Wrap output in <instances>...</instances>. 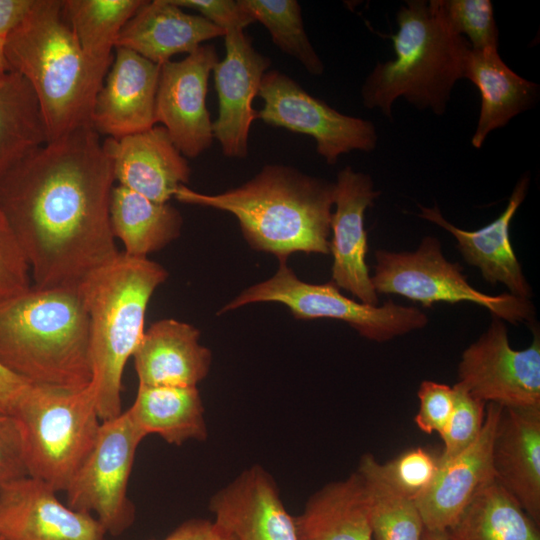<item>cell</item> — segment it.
Returning <instances> with one entry per match:
<instances>
[{
  "instance_id": "cell-10",
  "label": "cell",
  "mask_w": 540,
  "mask_h": 540,
  "mask_svg": "<svg viewBox=\"0 0 540 540\" xmlns=\"http://www.w3.org/2000/svg\"><path fill=\"white\" fill-rule=\"evenodd\" d=\"M146 436L127 411L101 422L96 442L66 490V504L93 515L106 533L117 536L135 520L128 482L135 454Z\"/></svg>"
},
{
  "instance_id": "cell-30",
  "label": "cell",
  "mask_w": 540,
  "mask_h": 540,
  "mask_svg": "<svg viewBox=\"0 0 540 540\" xmlns=\"http://www.w3.org/2000/svg\"><path fill=\"white\" fill-rule=\"evenodd\" d=\"M445 532L448 540H540L539 525L495 477L478 489Z\"/></svg>"
},
{
  "instance_id": "cell-3",
  "label": "cell",
  "mask_w": 540,
  "mask_h": 540,
  "mask_svg": "<svg viewBox=\"0 0 540 540\" xmlns=\"http://www.w3.org/2000/svg\"><path fill=\"white\" fill-rule=\"evenodd\" d=\"M89 315L79 285L37 288L0 302V363L32 384L91 383Z\"/></svg>"
},
{
  "instance_id": "cell-25",
  "label": "cell",
  "mask_w": 540,
  "mask_h": 540,
  "mask_svg": "<svg viewBox=\"0 0 540 540\" xmlns=\"http://www.w3.org/2000/svg\"><path fill=\"white\" fill-rule=\"evenodd\" d=\"M464 78L477 87L481 97L479 118L471 139L476 149L482 147L490 132L507 125L538 99L539 86L510 69L498 49H470Z\"/></svg>"
},
{
  "instance_id": "cell-19",
  "label": "cell",
  "mask_w": 540,
  "mask_h": 540,
  "mask_svg": "<svg viewBox=\"0 0 540 540\" xmlns=\"http://www.w3.org/2000/svg\"><path fill=\"white\" fill-rule=\"evenodd\" d=\"M103 147L115 181L152 201L168 202L189 182L187 159L161 125L118 139L106 138Z\"/></svg>"
},
{
  "instance_id": "cell-39",
  "label": "cell",
  "mask_w": 540,
  "mask_h": 540,
  "mask_svg": "<svg viewBox=\"0 0 540 540\" xmlns=\"http://www.w3.org/2000/svg\"><path fill=\"white\" fill-rule=\"evenodd\" d=\"M183 8L199 12V15L212 22L225 32L245 30L254 22L241 0H172Z\"/></svg>"
},
{
  "instance_id": "cell-21",
  "label": "cell",
  "mask_w": 540,
  "mask_h": 540,
  "mask_svg": "<svg viewBox=\"0 0 540 540\" xmlns=\"http://www.w3.org/2000/svg\"><path fill=\"white\" fill-rule=\"evenodd\" d=\"M529 182L528 175L522 176L504 211L491 223L475 231L454 226L443 217L437 206L429 208L418 205V216L451 233L464 260L477 267L486 282L492 286L501 283L507 287L510 294L528 300L532 296V290L513 250L509 228L527 195Z\"/></svg>"
},
{
  "instance_id": "cell-41",
  "label": "cell",
  "mask_w": 540,
  "mask_h": 540,
  "mask_svg": "<svg viewBox=\"0 0 540 540\" xmlns=\"http://www.w3.org/2000/svg\"><path fill=\"white\" fill-rule=\"evenodd\" d=\"M161 540H234L214 520L192 518L182 522Z\"/></svg>"
},
{
  "instance_id": "cell-40",
  "label": "cell",
  "mask_w": 540,
  "mask_h": 540,
  "mask_svg": "<svg viewBox=\"0 0 540 540\" xmlns=\"http://www.w3.org/2000/svg\"><path fill=\"white\" fill-rule=\"evenodd\" d=\"M27 476L22 437L16 419L0 412V491Z\"/></svg>"
},
{
  "instance_id": "cell-26",
  "label": "cell",
  "mask_w": 540,
  "mask_h": 540,
  "mask_svg": "<svg viewBox=\"0 0 540 540\" xmlns=\"http://www.w3.org/2000/svg\"><path fill=\"white\" fill-rule=\"evenodd\" d=\"M299 540H372L368 503L357 471L328 483L294 517Z\"/></svg>"
},
{
  "instance_id": "cell-24",
  "label": "cell",
  "mask_w": 540,
  "mask_h": 540,
  "mask_svg": "<svg viewBox=\"0 0 540 540\" xmlns=\"http://www.w3.org/2000/svg\"><path fill=\"white\" fill-rule=\"evenodd\" d=\"M194 326L162 319L144 332L133 354L138 384L197 387L207 376L212 355Z\"/></svg>"
},
{
  "instance_id": "cell-29",
  "label": "cell",
  "mask_w": 540,
  "mask_h": 540,
  "mask_svg": "<svg viewBox=\"0 0 540 540\" xmlns=\"http://www.w3.org/2000/svg\"><path fill=\"white\" fill-rule=\"evenodd\" d=\"M110 222L124 253L139 258L178 238L183 224L179 210L168 202L152 201L120 185L112 190Z\"/></svg>"
},
{
  "instance_id": "cell-36",
  "label": "cell",
  "mask_w": 540,
  "mask_h": 540,
  "mask_svg": "<svg viewBox=\"0 0 540 540\" xmlns=\"http://www.w3.org/2000/svg\"><path fill=\"white\" fill-rule=\"evenodd\" d=\"M439 455L416 447L380 463L385 479L401 494L417 501L430 487L439 466Z\"/></svg>"
},
{
  "instance_id": "cell-17",
  "label": "cell",
  "mask_w": 540,
  "mask_h": 540,
  "mask_svg": "<svg viewBox=\"0 0 540 540\" xmlns=\"http://www.w3.org/2000/svg\"><path fill=\"white\" fill-rule=\"evenodd\" d=\"M159 73L160 65L131 50L116 48L91 109L90 123L96 132L118 139L157 125Z\"/></svg>"
},
{
  "instance_id": "cell-13",
  "label": "cell",
  "mask_w": 540,
  "mask_h": 540,
  "mask_svg": "<svg viewBox=\"0 0 540 540\" xmlns=\"http://www.w3.org/2000/svg\"><path fill=\"white\" fill-rule=\"evenodd\" d=\"M218 61L215 47L203 44L184 59L160 66L156 124L166 129L185 158L200 156L214 140L206 98L209 77Z\"/></svg>"
},
{
  "instance_id": "cell-43",
  "label": "cell",
  "mask_w": 540,
  "mask_h": 540,
  "mask_svg": "<svg viewBox=\"0 0 540 540\" xmlns=\"http://www.w3.org/2000/svg\"><path fill=\"white\" fill-rule=\"evenodd\" d=\"M36 0H0V39L8 36L28 16Z\"/></svg>"
},
{
  "instance_id": "cell-37",
  "label": "cell",
  "mask_w": 540,
  "mask_h": 540,
  "mask_svg": "<svg viewBox=\"0 0 540 540\" xmlns=\"http://www.w3.org/2000/svg\"><path fill=\"white\" fill-rule=\"evenodd\" d=\"M30 270L0 210V302L31 287Z\"/></svg>"
},
{
  "instance_id": "cell-28",
  "label": "cell",
  "mask_w": 540,
  "mask_h": 540,
  "mask_svg": "<svg viewBox=\"0 0 540 540\" xmlns=\"http://www.w3.org/2000/svg\"><path fill=\"white\" fill-rule=\"evenodd\" d=\"M144 0H63V12L98 92L113 61L118 36Z\"/></svg>"
},
{
  "instance_id": "cell-33",
  "label": "cell",
  "mask_w": 540,
  "mask_h": 540,
  "mask_svg": "<svg viewBox=\"0 0 540 540\" xmlns=\"http://www.w3.org/2000/svg\"><path fill=\"white\" fill-rule=\"evenodd\" d=\"M254 22L261 23L274 44L295 58L312 75L323 74L324 65L305 31L301 6L296 0H241Z\"/></svg>"
},
{
  "instance_id": "cell-8",
  "label": "cell",
  "mask_w": 540,
  "mask_h": 540,
  "mask_svg": "<svg viewBox=\"0 0 540 540\" xmlns=\"http://www.w3.org/2000/svg\"><path fill=\"white\" fill-rule=\"evenodd\" d=\"M374 257L371 280L377 294L403 296L426 308L442 302H469L514 325L534 322L535 308L528 299L510 293L488 295L475 289L461 265L445 258L434 236L424 237L415 251L380 249Z\"/></svg>"
},
{
  "instance_id": "cell-4",
  "label": "cell",
  "mask_w": 540,
  "mask_h": 540,
  "mask_svg": "<svg viewBox=\"0 0 540 540\" xmlns=\"http://www.w3.org/2000/svg\"><path fill=\"white\" fill-rule=\"evenodd\" d=\"M167 277L160 264L120 252L80 283L89 315L90 385L101 421L123 412L124 368L145 332L150 298Z\"/></svg>"
},
{
  "instance_id": "cell-14",
  "label": "cell",
  "mask_w": 540,
  "mask_h": 540,
  "mask_svg": "<svg viewBox=\"0 0 540 540\" xmlns=\"http://www.w3.org/2000/svg\"><path fill=\"white\" fill-rule=\"evenodd\" d=\"M225 57L213 69L218 96V116L212 123L213 138L224 156H248L250 128L257 111L253 101L271 60L258 52L245 30L224 34Z\"/></svg>"
},
{
  "instance_id": "cell-16",
  "label": "cell",
  "mask_w": 540,
  "mask_h": 540,
  "mask_svg": "<svg viewBox=\"0 0 540 540\" xmlns=\"http://www.w3.org/2000/svg\"><path fill=\"white\" fill-rule=\"evenodd\" d=\"M43 481L24 476L0 491L1 540H105L91 514L63 504Z\"/></svg>"
},
{
  "instance_id": "cell-2",
  "label": "cell",
  "mask_w": 540,
  "mask_h": 540,
  "mask_svg": "<svg viewBox=\"0 0 540 540\" xmlns=\"http://www.w3.org/2000/svg\"><path fill=\"white\" fill-rule=\"evenodd\" d=\"M173 198L234 215L255 250L287 261L295 252L330 254L334 183L283 164H267L243 185L220 194L179 187Z\"/></svg>"
},
{
  "instance_id": "cell-20",
  "label": "cell",
  "mask_w": 540,
  "mask_h": 540,
  "mask_svg": "<svg viewBox=\"0 0 540 540\" xmlns=\"http://www.w3.org/2000/svg\"><path fill=\"white\" fill-rule=\"evenodd\" d=\"M502 408L487 404L484 425L477 439L463 452L439 463L430 487L415 501L424 529L445 531L478 489L494 478L492 447Z\"/></svg>"
},
{
  "instance_id": "cell-35",
  "label": "cell",
  "mask_w": 540,
  "mask_h": 540,
  "mask_svg": "<svg viewBox=\"0 0 540 540\" xmlns=\"http://www.w3.org/2000/svg\"><path fill=\"white\" fill-rule=\"evenodd\" d=\"M454 405L450 418L441 432L444 448L439 463L467 449L479 436L484 425L486 404L454 384Z\"/></svg>"
},
{
  "instance_id": "cell-18",
  "label": "cell",
  "mask_w": 540,
  "mask_h": 540,
  "mask_svg": "<svg viewBox=\"0 0 540 540\" xmlns=\"http://www.w3.org/2000/svg\"><path fill=\"white\" fill-rule=\"evenodd\" d=\"M214 521L234 540H299L295 519L262 466L242 471L209 501Z\"/></svg>"
},
{
  "instance_id": "cell-34",
  "label": "cell",
  "mask_w": 540,
  "mask_h": 540,
  "mask_svg": "<svg viewBox=\"0 0 540 540\" xmlns=\"http://www.w3.org/2000/svg\"><path fill=\"white\" fill-rule=\"evenodd\" d=\"M448 28L471 49H498V29L490 0H436Z\"/></svg>"
},
{
  "instance_id": "cell-9",
  "label": "cell",
  "mask_w": 540,
  "mask_h": 540,
  "mask_svg": "<svg viewBox=\"0 0 540 540\" xmlns=\"http://www.w3.org/2000/svg\"><path fill=\"white\" fill-rule=\"evenodd\" d=\"M278 302L286 305L297 319H336L348 323L364 338L386 342L424 328L427 315L415 307L388 300L381 306L357 302L343 295L333 283L301 281L287 261L269 279L253 285L220 309L222 314L250 303Z\"/></svg>"
},
{
  "instance_id": "cell-1",
  "label": "cell",
  "mask_w": 540,
  "mask_h": 540,
  "mask_svg": "<svg viewBox=\"0 0 540 540\" xmlns=\"http://www.w3.org/2000/svg\"><path fill=\"white\" fill-rule=\"evenodd\" d=\"M111 161L91 124L47 142L0 180V210L37 288L79 285L120 253Z\"/></svg>"
},
{
  "instance_id": "cell-44",
  "label": "cell",
  "mask_w": 540,
  "mask_h": 540,
  "mask_svg": "<svg viewBox=\"0 0 540 540\" xmlns=\"http://www.w3.org/2000/svg\"><path fill=\"white\" fill-rule=\"evenodd\" d=\"M421 540H448L445 531L424 529Z\"/></svg>"
},
{
  "instance_id": "cell-42",
  "label": "cell",
  "mask_w": 540,
  "mask_h": 540,
  "mask_svg": "<svg viewBox=\"0 0 540 540\" xmlns=\"http://www.w3.org/2000/svg\"><path fill=\"white\" fill-rule=\"evenodd\" d=\"M29 384L0 363V412L12 416Z\"/></svg>"
},
{
  "instance_id": "cell-5",
  "label": "cell",
  "mask_w": 540,
  "mask_h": 540,
  "mask_svg": "<svg viewBox=\"0 0 540 540\" xmlns=\"http://www.w3.org/2000/svg\"><path fill=\"white\" fill-rule=\"evenodd\" d=\"M397 24V32L388 35L395 58L378 62L367 76L362 102L391 118L393 103L403 97L418 109L441 115L454 85L464 78L471 47L448 28L436 0L406 2L397 12Z\"/></svg>"
},
{
  "instance_id": "cell-27",
  "label": "cell",
  "mask_w": 540,
  "mask_h": 540,
  "mask_svg": "<svg viewBox=\"0 0 540 540\" xmlns=\"http://www.w3.org/2000/svg\"><path fill=\"white\" fill-rule=\"evenodd\" d=\"M126 411L145 436L156 434L172 445L208 437L197 387L138 384L135 400Z\"/></svg>"
},
{
  "instance_id": "cell-22",
  "label": "cell",
  "mask_w": 540,
  "mask_h": 540,
  "mask_svg": "<svg viewBox=\"0 0 540 540\" xmlns=\"http://www.w3.org/2000/svg\"><path fill=\"white\" fill-rule=\"evenodd\" d=\"M492 466L495 479L540 526V406L502 408Z\"/></svg>"
},
{
  "instance_id": "cell-6",
  "label": "cell",
  "mask_w": 540,
  "mask_h": 540,
  "mask_svg": "<svg viewBox=\"0 0 540 540\" xmlns=\"http://www.w3.org/2000/svg\"><path fill=\"white\" fill-rule=\"evenodd\" d=\"M10 71L33 89L48 142L89 125L97 94L63 0H36L24 21L5 40Z\"/></svg>"
},
{
  "instance_id": "cell-38",
  "label": "cell",
  "mask_w": 540,
  "mask_h": 540,
  "mask_svg": "<svg viewBox=\"0 0 540 540\" xmlns=\"http://www.w3.org/2000/svg\"><path fill=\"white\" fill-rule=\"evenodd\" d=\"M419 410L415 424L424 433L439 435L445 428L454 405V389L443 383L424 380L418 392Z\"/></svg>"
},
{
  "instance_id": "cell-45",
  "label": "cell",
  "mask_w": 540,
  "mask_h": 540,
  "mask_svg": "<svg viewBox=\"0 0 540 540\" xmlns=\"http://www.w3.org/2000/svg\"><path fill=\"white\" fill-rule=\"evenodd\" d=\"M10 71L5 53V41L0 39V76Z\"/></svg>"
},
{
  "instance_id": "cell-46",
  "label": "cell",
  "mask_w": 540,
  "mask_h": 540,
  "mask_svg": "<svg viewBox=\"0 0 540 540\" xmlns=\"http://www.w3.org/2000/svg\"><path fill=\"white\" fill-rule=\"evenodd\" d=\"M1 540V539H0Z\"/></svg>"
},
{
  "instance_id": "cell-15",
  "label": "cell",
  "mask_w": 540,
  "mask_h": 540,
  "mask_svg": "<svg viewBox=\"0 0 540 540\" xmlns=\"http://www.w3.org/2000/svg\"><path fill=\"white\" fill-rule=\"evenodd\" d=\"M379 195L368 174L350 166L339 171L334 183L335 211L330 224L331 282L369 305H378L379 297L366 264L368 237L364 215Z\"/></svg>"
},
{
  "instance_id": "cell-12",
  "label": "cell",
  "mask_w": 540,
  "mask_h": 540,
  "mask_svg": "<svg viewBox=\"0 0 540 540\" xmlns=\"http://www.w3.org/2000/svg\"><path fill=\"white\" fill-rule=\"evenodd\" d=\"M456 383L486 405L503 408L540 406V334L533 325L529 347L509 344L504 322L493 317L487 330L462 353Z\"/></svg>"
},
{
  "instance_id": "cell-31",
  "label": "cell",
  "mask_w": 540,
  "mask_h": 540,
  "mask_svg": "<svg viewBox=\"0 0 540 540\" xmlns=\"http://www.w3.org/2000/svg\"><path fill=\"white\" fill-rule=\"evenodd\" d=\"M48 142L38 100L24 77L0 76V180L18 162Z\"/></svg>"
},
{
  "instance_id": "cell-32",
  "label": "cell",
  "mask_w": 540,
  "mask_h": 540,
  "mask_svg": "<svg viewBox=\"0 0 540 540\" xmlns=\"http://www.w3.org/2000/svg\"><path fill=\"white\" fill-rule=\"evenodd\" d=\"M356 471L365 488L374 539L421 540L424 525L416 503L385 479L380 462L364 454Z\"/></svg>"
},
{
  "instance_id": "cell-7",
  "label": "cell",
  "mask_w": 540,
  "mask_h": 540,
  "mask_svg": "<svg viewBox=\"0 0 540 540\" xmlns=\"http://www.w3.org/2000/svg\"><path fill=\"white\" fill-rule=\"evenodd\" d=\"M12 416L20 429L27 475L64 492L101 426L91 385L73 390L30 383Z\"/></svg>"
},
{
  "instance_id": "cell-11",
  "label": "cell",
  "mask_w": 540,
  "mask_h": 540,
  "mask_svg": "<svg viewBox=\"0 0 540 540\" xmlns=\"http://www.w3.org/2000/svg\"><path fill=\"white\" fill-rule=\"evenodd\" d=\"M258 96L263 106L257 119L267 125L311 136L317 153L327 164L351 151L370 152L377 145V132L368 120L342 114L304 90L290 76L268 70Z\"/></svg>"
},
{
  "instance_id": "cell-23",
  "label": "cell",
  "mask_w": 540,
  "mask_h": 540,
  "mask_svg": "<svg viewBox=\"0 0 540 540\" xmlns=\"http://www.w3.org/2000/svg\"><path fill=\"white\" fill-rule=\"evenodd\" d=\"M224 34L206 18L187 13L172 0H144L122 28L116 48L131 50L161 66L173 56L188 55Z\"/></svg>"
}]
</instances>
